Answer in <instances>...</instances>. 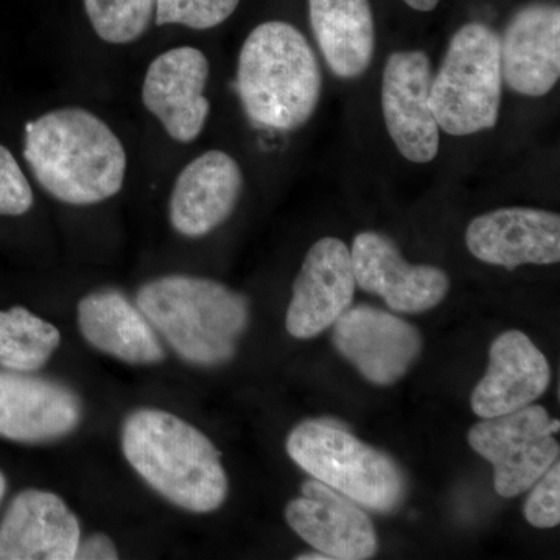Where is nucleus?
Returning <instances> with one entry per match:
<instances>
[{"mask_svg":"<svg viewBox=\"0 0 560 560\" xmlns=\"http://www.w3.org/2000/svg\"><path fill=\"white\" fill-rule=\"evenodd\" d=\"M289 456L312 478L353 503L393 512L404 501L405 477L388 455L323 420H305L287 440Z\"/></svg>","mask_w":560,"mask_h":560,"instance_id":"nucleus-5","label":"nucleus"},{"mask_svg":"<svg viewBox=\"0 0 560 560\" xmlns=\"http://www.w3.org/2000/svg\"><path fill=\"white\" fill-rule=\"evenodd\" d=\"M560 422L540 405L482 419L467 441L493 467V486L504 499L521 495L559 460Z\"/></svg>","mask_w":560,"mask_h":560,"instance_id":"nucleus-7","label":"nucleus"},{"mask_svg":"<svg viewBox=\"0 0 560 560\" xmlns=\"http://www.w3.org/2000/svg\"><path fill=\"white\" fill-rule=\"evenodd\" d=\"M525 504V517L534 528H555L560 523V466L559 460L534 482Z\"/></svg>","mask_w":560,"mask_h":560,"instance_id":"nucleus-25","label":"nucleus"},{"mask_svg":"<svg viewBox=\"0 0 560 560\" xmlns=\"http://www.w3.org/2000/svg\"><path fill=\"white\" fill-rule=\"evenodd\" d=\"M80 541L79 518L47 490L14 497L0 523V560H72Z\"/></svg>","mask_w":560,"mask_h":560,"instance_id":"nucleus-16","label":"nucleus"},{"mask_svg":"<svg viewBox=\"0 0 560 560\" xmlns=\"http://www.w3.org/2000/svg\"><path fill=\"white\" fill-rule=\"evenodd\" d=\"M320 84L315 51L296 27L270 21L249 33L238 57L237 90L254 124L296 130L315 113Z\"/></svg>","mask_w":560,"mask_h":560,"instance_id":"nucleus-4","label":"nucleus"},{"mask_svg":"<svg viewBox=\"0 0 560 560\" xmlns=\"http://www.w3.org/2000/svg\"><path fill=\"white\" fill-rule=\"evenodd\" d=\"M209 61L201 50L178 47L151 62L142 86L147 109L178 142H194L205 130L210 103L205 95Z\"/></svg>","mask_w":560,"mask_h":560,"instance_id":"nucleus-13","label":"nucleus"},{"mask_svg":"<svg viewBox=\"0 0 560 560\" xmlns=\"http://www.w3.org/2000/svg\"><path fill=\"white\" fill-rule=\"evenodd\" d=\"M136 305L180 359L197 366L228 363L249 323L245 296L195 276L150 280L140 287Z\"/></svg>","mask_w":560,"mask_h":560,"instance_id":"nucleus-3","label":"nucleus"},{"mask_svg":"<svg viewBox=\"0 0 560 560\" xmlns=\"http://www.w3.org/2000/svg\"><path fill=\"white\" fill-rule=\"evenodd\" d=\"M298 560H330L327 558L326 555H323V552L315 551V552H304V555L298 556Z\"/></svg>","mask_w":560,"mask_h":560,"instance_id":"nucleus-29","label":"nucleus"},{"mask_svg":"<svg viewBox=\"0 0 560 560\" xmlns=\"http://www.w3.org/2000/svg\"><path fill=\"white\" fill-rule=\"evenodd\" d=\"M466 245L478 260L508 270L559 264L560 217L533 208L497 209L470 221Z\"/></svg>","mask_w":560,"mask_h":560,"instance_id":"nucleus-15","label":"nucleus"},{"mask_svg":"<svg viewBox=\"0 0 560 560\" xmlns=\"http://www.w3.org/2000/svg\"><path fill=\"white\" fill-rule=\"evenodd\" d=\"M350 259L357 285L366 293L378 294L394 312L431 311L451 289L445 271L431 265L408 264L396 243L378 232L357 235Z\"/></svg>","mask_w":560,"mask_h":560,"instance_id":"nucleus-9","label":"nucleus"},{"mask_svg":"<svg viewBox=\"0 0 560 560\" xmlns=\"http://www.w3.org/2000/svg\"><path fill=\"white\" fill-rule=\"evenodd\" d=\"M61 342V334L25 307L0 311V366L7 371L40 370Z\"/></svg>","mask_w":560,"mask_h":560,"instance_id":"nucleus-22","label":"nucleus"},{"mask_svg":"<svg viewBox=\"0 0 560 560\" xmlns=\"http://www.w3.org/2000/svg\"><path fill=\"white\" fill-rule=\"evenodd\" d=\"M547 357L521 330L501 334L490 345L489 368L471 393V410L481 419L528 407L550 386Z\"/></svg>","mask_w":560,"mask_h":560,"instance_id":"nucleus-18","label":"nucleus"},{"mask_svg":"<svg viewBox=\"0 0 560 560\" xmlns=\"http://www.w3.org/2000/svg\"><path fill=\"white\" fill-rule=\"evenodd\" d=\"M501 46V72L508 86L526 97L552 91L560 77V9L529 3L508 22Z\"/></svg>","mask_w":560,"mask_h":560,"instance_id":"nucleus-17","label":"nucleus"},{"mask_svg":"<svg viewBox=\"0 0 560 560\" xmlns=\"http://www.w3.org/2000/svg\"><path fill=\"white\" fill-rule=\"evenodd\" d=\"M290 528L330 560H366L378 548L371 518L341 493L318 480L302 485V497L285 510Z\"/></svg>","mask_w":560,"mask_h":560,"instance_id":"nucleus-14","label":"nucleus"},{"mask_svg":"<svg viewBox=\"0 0 560 560\" xmlns=\"http://www.w3.org/2000/svg\"><path fill=\"white\" fill-rule=\"evenodd\" d=\"M7 492V478L5 475L0 471V503H2L3 497H5Z\"/></svg>","mask_w":560,"mask_h":560,"instance_id":"nucleus-30","label":"nucleus"},{"mask_svg":"<svg viewBox=\"0 0 560 560\" xmlns=\"http://www.w3.org/2000/svg\"><path fill=\"white\" fill-rule=\"evenodd\" d=\"M24 158L47 194L72 206L97 205L119 194L127 153L95 114L61 108L25 128Z\"/></svg>","mask_w":560,"mask_h":560,"instance_id":"nucleus-1","label":"nucleus"},{"mask_svg":"<svg viewBox=\"0 0 560 560\" xmlns=\"http://www.w3.org/2000/svg\"><path fill=\"white\" fill-rule=\"evenodd\" d=\"M335 348L374 385H393L407 374L422 348L407 320L370 305H357L334 324Z\"/></svg>","mask_w":560,"mask_h":560,"instance_id":"nucleus-10","label":"nucleus"},{"mask_svg":"<svg viewBox=\"0 0 560 560\" xmlns=\"http://www.w3.org/2000/svg\"><path fill=\"white\" fill-rule=\"evenodd\" d=\"M92 27L109 44L139 39L153 21L156 0H84Z\"/></svg>","mask_w":560,"mask_h":560,"instance_id":"nucleus-23","label":"nucleus"},{"mask_svg":"<svg viewBox=\"0 0 560 560\" xmlns=\"http://www.w3.org/2000/svg\"><path fill=\"white\" fill-rule=\"evenodd\" d=\"M501 90L500 36L480 22L464 25L431 79L430 106L438 127L451 136L490 130L499 121Z\"/></svg>","mask_w":560,"mask_h":560,"instance_id":"nucleus-6","label":"nucleus"},{"mask_svg":"<svg viewBox=\"0 0 560 560\" xmlns=\"http://www.w3.org/2000/svg\"><path fill=\"white\" fill-rule=\"evenodd\" d=\"M75 559L80 560H114L119 559L116 545L106 534H94L80 541Z\"/></svg>","mask_w":560,"mask_h":560,"instance_id":"nucleus-27","label":"nucleus"},{"mask_svg":"<svg viewBox=\"0 0 560 560\" xmlns=\"http://www.w3.org/2000/svg\"><path fill=\"white\" fill-rule=\"evenodd\" d=\"M404 2L412 10L425 11L427 13V11L436 9L441 0H404Z\"/></svg>","mask_w":560,"mask_h":560,"instance_id":"nucleus-28","label":"nucleus"},{"mask_svg":"<svg viewBox=\"0 0 560 560\" xmlns=\"http://www.w3.org/2000/svg\"><path fill=\"white\" fill-rule=\"evenodd\" d=\"M121 451L140 478L175 506L219 510L230 481L212 441L172 412L142 408L121 427Z\"/></svg>","mask_w":560,"mask_h":560,"instance_id":"nucleus-2","label":"nucleus"},{"mask_svg":"<svg viewBox=\"0 0 560 560\" xmlns=\"http://www.w3.org/2000/svg\"><path fill=\"white\" fill-rule=\"evenodd\" d=\"M32 206L31 183L11 151L0 145V215H24Z\"/></svg>","mask_w":560,"mask_h":560,"instance_id":"nucleus-26","label":"nucleus"},{"mask_svg":"<svg viewBox=\"0 0 560 560\" xmlns=\"http://www.w3.org/2000/svg\"><path fill=\"white\" fill-rule=\"evenodd\" d=\"M83 405L75 390L31 372L0 371V438L43 444L80 425Z\"/></svg>","mask_w":560,"mask_h":560,"instance_id":"nucleus-12","label":"nucleus"},{"mask_svg":"<svg viewBox=\"0 0 560 560\" xmlns=\"http://www.w3.org/2000/svg\"><path fill=\"white\" fill-rule=\"evenodd\" d=\"M313 35L327 66L340 79H357L370 68L375 27L370 0H308Z\"/></svg>","mask_w":560,"mask_h":560,"instance_id":"nucleus-21","label":"nucleus"},{"mask_svg":"<svg viewBox=\"0 0 560 560\" xmlns=\"http://www.w3.org/2000/svg\"><path fill=\"white\" fill-rule=\"evenodd\" d=\"M241 0H156V25L178 24L208 31L230 20Z\"/></svg>","mask_w":560,"mask_h":560,"instance_id":"nucleus-24","label":"nucleus"},{"mask_svg":"<svg viewBox=\"0 0 560 560\" xmlns=\"http://www.w3.org/2000/svg\"><path fill=\"white\" fill-rule=\"evenodd\" d=\"M431 66L423 51H396L383 70L386 130L401 156L427 164L440 153V127L430 106Z\"/></svg>","mask_w":560,"mask_h":560,"instance_id":"nucleus-8","label":"nucleus"},{"mask_svg":"<svg viewBox=\"0 0 560 560\" xmlns=\"http://www.w3.org/2000/svg\"><path fill=\"white\" fill-rule=\"evenodd\" d=\"M77 312L84 340L106 355L130 364L164 360L160 335L121 291H94L79 302Z\"/></svg>","mask_w":560,"mask_h":560,"instance_id":"nucleus-20","label":"nucleus"},{"mask_svg":"<svg viewBox=\"0 0 560 560\" xmlns=\"http://www.w3.org/2000/svg\"><path fill=\"white\" fill-rule=\"evenodd\" d=\"M355 285L346 243L334 237L316 242L294 280L287 311V330L291 337L311 340L334 326L352 305Z\"/></svg>","mask_w":560,"mask_h":560,"instance_id":"nucleus-11","label":"nucleus"},{"mask_svg":"<svg viewBox=\"0 0 560 560\" xmlns=\"http://www.w3.org/2000/svg\"><path fill=\"white\" fill-rule=\"evenodd\" d=\"M243 189L241 165L224 151L212 150L190 162L176 178L171 221L186 237H202L230 219Z\"/></svg>","mask_w":560,"mask_h":560,"instance_id":"nucleus-19","label":"nucleus"}]
</instances>
